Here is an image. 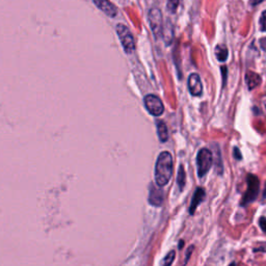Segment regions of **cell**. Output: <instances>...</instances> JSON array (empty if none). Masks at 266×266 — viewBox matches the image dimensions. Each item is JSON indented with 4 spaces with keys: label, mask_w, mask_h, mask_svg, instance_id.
Wrapping results in <instances>:
<instances>
[{
    "label": "cell",
    "mask_w": 266,
    "mask_h": 266,
    "mask_svg": "<svg viewBox=\"0 0 266 266\" xmlns=\"http://www.w3.org/2000/svg\"><path fill=\"white\" fill-rule=\"evenodd\" d=\"M264 198H266V185H265V189H264Z\"/></svg>",
    "instance_id": "7402d4cb"
},
{
    "label": "cell",
    "mask_w": 266,
    "mask_h": 266,
    "mask_svg": "<svg viewBox=\"0 0 266 266\" xmlns=\"http://www.w3.org/2000/svg\"><path fill=\"white\" fill-rule=\"evenodd\" d=\"M244 79L249 90H254V88H256L261 83V77L257 73L252 72V71H247L245 73Z\"/></svg>",
    "instance_id": "8fae6325"
},
{
    "label": "cell",
    "mask_w": 266,
    "mask_h": 266,
    "mask_svg": "<svg viewBox=\"0 0 266 266\" xmlns=\"http://www.w3.org/2000/svg\"><path fill=\"white\" fill-rule=\"evenodd\" d=\"M262 1H263V0H251V4L252 5H257V4H259Z\"/></svg>",
    "instance_id": "44dd1931"
},
{
    "label": "cell",
    "mask_w": 266,
    "mask_h": 266,
    "mask_svg": "<svg viewBox=\"0 0 266 266\" xmlns=\"http://www.w3.org/2000/svg\"><path fill=\"white\" fill-rule=\"evenodd\" d=\"M229 266H235V263H232V264H230Z\"/></svg>",
    "instance_id": "cb8c5ba5"
},
{
    "label": "cell",
    "mask_w": 266,
    "mask_h": 266,
    "mask_svg": "<svg viewBox=\"0 0 266 266\" xmlns=\"http://www.w3.org/2000/svg\"><path fill=\"white\" fill-rule=\"evenodd\" d=\"M176 258V253L174 251L168 253L162 260V266H171Z\"/></svg>",
    "instance_id": "9a60e30c"
},
{
    "label": "cell",
    "mask_w": 266,
    "mask_h": 266,
    "mask_svg": "<svg viewBox=\"0 0 266 266\" xmlns=\"http://www.w3.org/2000/svg\"><path fill=\"white\" fill-rule=\"evenodd\" d=\"M188 88L192 96H201L203 93V84L198 74L192 73L188 77Z\"/></svg>",
    "instance_id": "52a82bcc"
},
{
    "label": "cell",
    "mask_w": 266,
    "mask_h": 266,
    "mask_svg": "<svg viewBox=\"0 0 266 266\" xmlns=\"http://www.w3.org/2000/svg\"><path fill=\"white\" fill-rule=\"evenodd\" d=\"M179 3H180V0H167V4H166L167 10L171 13H175L179 6Z\"/></svg>",
    "instance_id": "2e32d148"
},
{
    "label": "cell",
    "mask_w": 266,
    "mask_h": 266,
    "mask_svg": "<svg viewBox=\"0 0 266 266\" xmlns=\"http://www.w3.org/2000/svg\"><path fill=\"white\" fill-rule=\"evenodd\" d=\"M145 106L150 114L154 117L161 116L164 111V106L162 101L155 95H148L145 97Z\"/></svg>",
    "instance_id": "8992f818"
},
{
    "label": "cell",
    "mask_w": 266,
    "mask_h": 266,
    "mask_svg": "<svg viewBox=\"0 0 266 266\" xmlns=\"http://www.w3.org/2000/svg\"><path fill=\"white\" fill-rule=\"evenodd\" d=\"M205 199V190H204L202 187H198L197 190L194 191L193 198L191 200V204L189 207V213L192 215L194 212H196V209L201 204V202Z\"/></svg>",
    "instance_id": "30bf717a"
},
{
    "label": "cell",
    "mask_w": 266,
    "mask_h": 266,
    "mask_svg": "<svg viewBox=\"0 0 266 266\" xmlns=\"http://www.w3.org/2000/svg\"><path fill=\"white\" fill-rule=\"evenodd\" d=\"M265 107H266V104H265Z\"/></svg>",
    "instance_id": "d4e9b609"
},
{
    "label": "cell",
    "mask_w": 266,
    "mask_h": 266,
    "mask_svg": "<svg viewBox=\"0 0 266 266\" xmlns=\"http://www.w3.org/2000/svg\"><path fill=\"white\" fill-rule=\"evenodd\" d=\"M260 27L262 31L266 32V11H264L260 18Z\"/></svg>",
    "instance_id": "e0dca14e"
},
{
    "label": "cell",
    "mask_w": 266,
    "mask_h": 266,
    "mask_svg": "<svg viewBox=\"0 0 266 266\" xmlns=\"http://www.w3.org/2000/svg\"><path fill=\"white\" fill-rule=\"evenodd\" d=\"M186 179V174L184 171L183 165H180L179 167V172H178V176H177V183H178L180 190H183L184 186H185V180Z\"/></svg>",
    "instance_id": "5bb4252c"
},
{
    "label": "cell",
    "mask_w": 266,
    "mask_h": 266,
    "mask_svg": "<svg viewBox=\"0 0 266 266\" xmlns=\"http://www.w3.org/2000/svg\"><path fill=\"white\" fill-rule=\"evenodd\" d=\"M149 23L151 30L155 35L156 39L162 37L163 26H162V15L158 8H152L149 12Z\"/></svg>",
    "instance_id": "5b68a950"
},
{
    "label": "cell",
    "mask_w": 266,
    "mask_h": 266,
    "mask_svg": "<svg viewBox=\"0 0 266 266\" xmlns=\"http://www.w3.org/2000/svg\"><path fill=\"white\" fill-rule=\"evenodd\" d=\"M228 49L225 45H218L215 48V55L219 61H225L228 58Z\"/></svg>",
    "instance_id": "4fadbf2b"
},
{
    "label": "cell",
    "mask_w": 266,
    "mask_h": 266,
    "mask_svg": "<svg viewBox=\"0 0 266 266\" xmlns=\"http://www.w3.org/2000/svg\"><path fill=\"white\" fill-rule=\"evenodd\" d=\"M117 33L119 35V39L122 43V46L125 50L126 53H132L135 50V43L133 35L129 28L124 24L117 25Z\"/></svg>",
    "instance_id": "277c9868"
},
{
    "label": "cell",
    "mask_w": 266,
    "mask_h": 266,
    "mask_svg": "<svg viewBox=\"0 0 266 266\" xmlns=\"http://www.w3.org/2000/svg\"><path fill=\"white\" fill-rule=\"evenodd\" d=\"M156 127H157V134H158L159 139H160V141H162V143H164V141L168 139V130H167L165 123L161 120H157Z\"/></svg>",
    "instance_id": "7c38bea8"
},
{
    "label": "cell",
    "mask_w": 266,
    "mask_h": 266,
    "mask_svg": "<svg viewBox=\"0 0 266 266\" xmlns=\"http://www.w3.org/2000/svg\"><path fill=\"white\" fill-rule=\"evenodd\" d=\"M193 249H194V246H193V245H191V246H189V249H188V251H187V254H188V256H186V259H185V263H186V262H187V260L189 259V256H190V254H191V252L193 251Z\"/></svg>",
    "instance_id": "ffe728a7"
},
{
    "label": "cell",
    "mask_w": 266,
    "mask_h": 266,
    "mask_svg": "<svg viewBox=\"0 0 266 266\" xmlns=\"http://www.w3.org/2000/svg\"><path fill=\"white\" fill-rule=\"evenodd\" d=\"M213 163V154L209 149H201L197 156V167L199 177L206 175Z\"/></svg>",
    "instance_id": "3957f363"
},
{
    "label": "cell",
    "mask_w": 266,
    "mask_h": 266,
    "mask_svg": "<svg viewBox=\"0 0 266 266\" xmlns=\"http://www.w3.org/2000/svg\"><path fill=\"white\" fill-rule=\"evenodd\" d=\"M182 246H183V241H180V249H182Z\"/></svg>",
    "instance_id": "603a6c76"
},
{
    "label": "cell",
    "mask_w": 266,
    "mask_h": 266,
    "mask_svg": "<svg viewBox=\"0 0 266 266\" xmlns=\"http://www.w3.org/2000/svg\"><path fill=\"white\" fill-rule=\"evenodd\" d=\"M174 170L173 156L170 152L164 151L159 154L155 165V181L159 187H163L170 182Z\"/></svg>",
    "instance_id": "6da1fadb"
},
{
    "label": "cell",
    "mask_w": 266,
    "mask_h": 266,
    "mask_svg": "<svg viewBox=\"0 0 266 266\" xmlns=\"http://www.w3.org/2000/svg\"><path fill=\"white\" fill-rule=\"evenodd\" d=\"M259 225H260V228L262 229V231L266 233V217H264V216L260 217Z\"/></svg>",
    "instance_id": "ac0fdd59"
},
{
    "label": "cell",
    "mask_w": 266,
    "mask_h": 266,
    "mask_svg": "<svg viewBox=\"0 0 266 266\" xmlns=\"http://www.w3.org/2000/svg\"><path fill=\"white\" fill-rule=\"evenodd\" d=\"M234 156L238 160H240L241 159V155H240V151H239L238 148H234Z\"/></svg>",
    "instance_id": "d6986e66"
},
{
    "label": "cell",
    "mask_w": 266,
    "mask_h": 266,
    "mask_svg": "<svg viewBox=\"0 0 266 266\" xmlns=\"http://www.w3.org/2000/svg\"><path fill=\"white\" fill-rule=\"evenodd\" d=\"M247 189L243 194V198L241 200V205L245 206L247 204L254 202L257 197H258L259 189H260V182L258 177L250 174L246 178Z\"/></svg>",
    "instance_id": "7a4b0ae2"
},
{
    "label": "cell",
    "mask_w": 266,
    "mask_h": 266,
    "mask_svg": "<svg viewBox=\"0 0 266 266\" xmlns=\"http://www.w3.org/2000/svg\"><path fill=\"white\" fill-rule=\"evenodd\" d=\"M94 3L98 6L100 10L107 15L108 17H116L117 14H118V11H117V7L114 6L109 0H94Z\"/></svg>",
    "instance_id": "ba28073f"
},
{
    "label": "cell",
    "mask_w": 266,
    "mask_h": 266,
    "mask_svg": "<svg viewBox=\"0 0 266 266\" xmlns=\"http://www.w3.org/2000/svg\"><path fill=\"white\" fill-rule=\"evenodd\" d=\"M162 202H163L162 189L159 187H155V186H151L149 194V203L151 205L159 207L162 205Z\"/></svg>",
    "instance_id": "9c48e42d"
}]
</instances>
